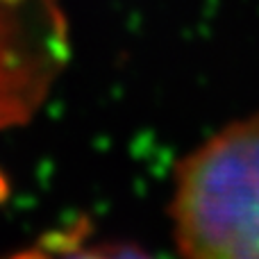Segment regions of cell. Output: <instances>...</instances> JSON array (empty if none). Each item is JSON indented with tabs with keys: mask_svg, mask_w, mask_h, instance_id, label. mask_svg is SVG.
Here are the masks:
<instances>
[{
	"mask_svg": "<svg viewBox=\"0 0 259 259\" xmlns=\"http://www.w3.org/2000/svg\"><path fill=\"white\" fill-rule=\"evenodd\" d=\"M170 219L180 259H259V112L180 159Z\"/></svg>",
	"mask_w": 259,
	"mask_h": 259,
	"instance_id": "obj_1",
	"label": "cell"
},
{
	"mask_svg": "<svg viewBox=\"0 0 259 259\" xmlns=\"http://www.w3.org/2000/svg\"><path fill=\"white\" fill-rule=\"evenodd\" d=\"M71 57L59 0H0V130L25 125Z\"/></svg>",
	"mask_w": 259,
	"mask_h": 259,
	"instance_id": "obj_2",
	"label": "cell"
},
{
	"mask_svg": "<svg viewBox=\"0 0 259 259\" xmlns=\"http://www.w3.org/2000/svg\"><path fill=\"white\" fill-rule=\"evenodd\" d=\"M64 259H155L132 243H96V246L73 250Z\"/></svg>",
	"mask_w": 259,
	"mask_h": 259,
	"instance_id": "obj_3",
	"label": "cell"
}]
</instances>
